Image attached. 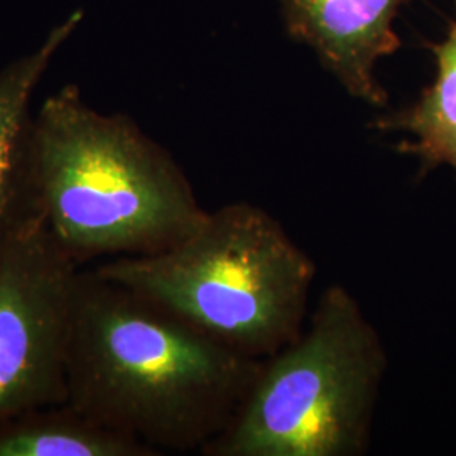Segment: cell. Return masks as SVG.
<instances>
[{"instance_id": "obj_3", "label": "cell", "mask_w": 456, "mask_h": 456, "mask_svg": "<svg viewBox=\"0 0 456 456\" xmlns=\"http://www.w3.org/2000/svg\"><path fill=\"white\" fill-rule=\"evenodd\" d=\"M175 311L228 348L264 360L305 328L316 267L276 218L237 201L169 248L95 267Z\"/></svg>"}, {"instance_id": "obj_4", "label": "cell", "mask_w": 456, "mask_h": 456, "mask_svg": "<svg viewBox=\"0 0 456 456\" xmlns=\"http://www.w3.org/2000/svg\"><path fill=\"white\" fill-rule=\"evenodd\" d=\"M387 357L343 284L320 296L299 337L261 362L207 456H357L367 452Z\"/></svg>"}, {"instance_id": "obj_9", "label": "cell", "mask_w": 456, "mask_h": 456, "mask_svg": "<svg viewBox=\"0 0 456 456\" xmlns=\"http://www.w3.org/2000/svg\"><path fill=\"white\" fill-rule=\"evenodd\" d=\"M431 51L436 61L433 83L412 105L375 118L372 127L408 134L397 151L416 158L423 171L450 166L456 173V16Z\"/></svg>"}, {"instance_id": "obj_6", "label": "cell", "mask_w": 456, "mask_h": 456, "mask_svg": "<svg viewBox=\"0 0 456 456\" xmlns=\"http://www.w3.org/2000/svg\"><path fill=\"white\" fill-rule=\"evenodd\" d=\"M409 0H281L286 31L314 51L350 97L387 105L375 68L401 48L395 17Z\"/></svg>"}, {"instance_id": "obj_5", "label": "cell", "mask_w": 456, "mask_h": 456, "mask_svg": "<svg viewBox=\"0 0 456 456\" xmlns=\"http://www.w3.org/2000/svg\"><path fill=\"white\" fill-rule=\"evenodd\" d=\"M78 271L41 216L0 247V424L68 403L66 357Z\"/></svg>"}, {"instance_id": "obj_8", "label": "cell", "mask_w": 456, "mask_h": 456, "mask_svg": "<svg viewBox=\"0 0 456 456\" xmlns=\"http://www.w3.org/2000/svg\"><path fill=\"white\" fill-rule=\"evenodd\" d=\"M156 450L98 423L69 403L31 409L0 424V456H154Z\"/></svg>"}, {"instance_id": "obj_1", "label": "cell", "mask_w": 456, "mask_h": 456, "mask_svg": "<svg viewBox=\"0 0 456 456\" xmlns=\"http://www.w3.org/2000/svg\"><path fill=\"white\" fill-rule=\"evenodd\" d=\"M261 362L95 269L77 274L68 403L158 453L201 452L233 418Z\"/></svg>"}, {"instance_id": "obj_2", "label": "cell", "mask_w": 456, "mask_h": 456, "mask_svg": "<svg viewBox=\"0 0 456 456\" xmlns=\"http://www.w3.org/2000/svg\"><path fill=\"white\" fill-rule=\"evenodd\" d=\"M29 161L37 213L77 265L163 252L208 213L163 146L131 117L90 107L77 85L33 115Z\"/></svg>"}, {"instance_id": "obj_7", "label": "cell", "mask_w": 456, "mask_h": 456, "mask_svg": "<svg viewBox=\"0 0 456 456\" xmlns=\"http://www.w3.org/2000/svg\"><path fill=\"white\" fill-rule=\"evenodd\" d=\"M82 19V11H75L37 48L0 69V247L39 216L29 161L31 103L51 61Z\"/></svg>"}]
</instances>
